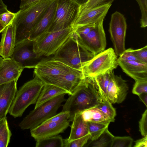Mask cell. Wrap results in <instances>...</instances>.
<instances>
[{
	"instance_id": "6da1fadb",
	"label": "cell",
	"mask_w": 147,
	"mask_h": 147,
	"mask_svg": "<svg viewBox=\"0 0 147 147\" xmlns=\"http://www.w3.org/2000/svg\"><path fill=\"white\" fill-rule=\"evenodd\" d=\"M70 95L66 100L62 111L69 112L70 121L76 113L96 107L105 98L94 78L90 77H84L76 90Z\"/></svg>"
},
{
	"instance_id": "7a4b0ae2",
	"label": "cell",
	"mask_w": 147,
	"mask_h": 147,
	"mask_svg": "<svg viewBox=\"0 0 147 147\" xmlns=\"http://www.w3.org/2000/svg\"><path fill=\"white\" fill-rule=\"evenodd\" d=\"M95 55L82 45L74 30L51 59L82 71V67Z\"/></svg>"
},
{
	"instance_id": "3957f363",
	"label": "cell",
	"mask_w": 147,
	"mask_h": 147,
	"mask_svg": "<svg viewBox=\"0 0 147 147\" xmlns=\"http://www.w3.org/2000/svg\"><path fill=\"white\" fill-rule=\"evenodd\" d=\"M54 0H42L21 8L17 12L13 21L15 26L16 45L29 38L33 28Z\"/></svg>"
},
{
	"instance_id": "277c9868",
	"label": "cell",
	"mask_w": 147,
	"mask_h": 147,
	"mask_svg": "<svg viewBox=\"0 0 147 147\" xmlns=\"http://www.w3.org/2000/svg\"><path fill=\"white\" fill-rule=\"evenodd\" d=\"M45 84L37 76L17 90L8 113L14 118L21 117L30 105L36 104Z\"/></svg>"
},
{
	"instance_id": "5b68a950",
	"label": "cell",
	"mask_w": 147,
	"mask_h": 147,
	"mask_svg": "<svg viewBox=\"0 0 147 147\" xmlns=\"http://www.w3.org/2000/svg\"><path fill=\"white\" fill-rule=\"evenodd\" d=\"M66 94L56 96L34 108L20 122L19 127L23 130L31 129L56 115L62 103L66 100Z\"/></svg>"
},
{
	"instance_id": "8992f818",
	"label": "cell",
	"mask_w": 147,
	"mask_h": 147,
	"mask_svg": "<svg viewBox=\"0 0 147 147\" xmlns=\"http://www.w3.org/2000/svg\"><path fill=\"white\" fill-rule=\"evenodd\" d=\"M74 30L72 27L47 32L34 40V51L38 57L53 55Z\"/></svg>"
},
{
	"instance_id": "52a82bcc",
	"label": "cell",
	"mask_w": 147,
	"mask_h": 147,
	"mask_svg": "<svg viewBox=\"0 0 147 147\" xmlns=\"http://www.w3.org/2000/svg\"><path fill=\"white\" fill-rule=\"evenodd\" d=\"M117 56L114 50L109 48L95 55L82 67L84 77L94 78L118 65Z\"/></svg>"
},
{
	"instance_id": "ba28073f",
	"label": "cell",
	"mask_w": 147,
	"mask_h": 147,
	"mask_svg": "<svg viewBox=\"0 0 147 147\" xmlns=\"http://www.w3.org/2000/svg\"><path fill=\"white\" fill-rule=\"evenodd\" d=\"M68 111H62L30 129L31 136L36 141L55 136L63 132L69 125Z\"/></svg>"
},
{
	"instance_id": "9c48e42d",
	"label": "cell",
	"mask_w": 147,
	"mask_h": 147,
	"mask_svg": "<svg viewBox=\"0 0 147 147\" xmlns=\"http://www.w3.org/2000/svg\"><path fill=\"white\" fill-rule=\"evenodd\" d=\"M79 7L70 0H57L53 20L48 32L73 28L78 16Z\"/></svg>"
},
{
	"instance_id": "30bf717a",
	"label": "cell",
	"mask_w": 147,
	"mask_h": 147,
	"mask_svg": "<svg viewBox=\"0 0 147 147\" xmlns=\"http://www.w3.org/2000/svg\"><path fill=\"white\" fill-rule=\"evenodd\" d=\"M70 68L62 62L52 59H43L34 68V74L45 84H52Z\"/></svg>"
},
{
	"instance_id": "8fae6325",
	"label": "cell",
	"mask_w": 147,
	"mask_h": 147,
	"mask_svg": "<svg viewBox=\"0 0 147 147\" xmlns=\"http://www.w3.org/2000/svg\"><path fill=\"white\" fill-rule=\"evenodd\" d=\"M34 42L28 39L16 44L10 57L24 69L34 68L44 59L34 51Z\"/></svg>"
},
{
	"instance_id": "7c38bea8",
	"label": "cell",
	"mask_w": 147,
	"mask_h": 147,
	"mask_svg": "<svg viewBox=\"0 0 147 147\" xmlns=\"http://www.w3.org/2000/svg\"><path fill=\"white\" fill-rule=\"evenodd\" d=\"M127 24L124 15L116 11L111 15L109 32L115 52L119 56L125 50V41Z\"/></svg>"
},
{
	"instance_id": "4fadbf2b",
	"label": "cell",
	"mask_w": 147,
	"mask_h": 147,
	"mask_svg": "<svg viewBox=\"0 0 147 147\" xmlns=\"http://www.w3.org/2000/svg\"><path fill=\"white\" fill-rule=\"evenodd\" d=\"M103 22L95 24L87 34L77 37L82 45L89 52L96 55L105 50L106 46Z\"/></svg>"
},
{
	"instance_id": "5bb4252c",
	"label": "cell",
	"mask_w": 147,
	"mask_h": 147,
	"mask_svg": "<svg viewBox=\"0 0 147 147\" xmlns=\"http://www.w3.org/2000/svg\"><path fill=\"white\" fill-rule=\"evenodd\" d=\"M126 82L113 71L107 89V98L111 104L120 103L125 100L128 90Z\"/></svg>"
},
{
	"instance_id": "9a60e30c",
	"label": "cell",
	"mask_w": 147,
	"mask_h": 147,
	"mask_svg": "<svg viewBox=\"0 0 147 147\" xmlns=\"http://www.w3.org/2000/svg\"><path fill=\"white\" fill-rule=\"evenodd\" d=\"M111 4V3H108L80 12L73 28L103 22Z\"/></svg>"
},
{
	"instance_id": "2e32d148",
	"label": "cell",
	"mask_w": 147,
	"mask_h": 147,
	"mask_svg": "<svg viewBox=\"0 0 147 147\" xmlns=\"http://www.w3.org/2000/svg\"><path fill=\"white\" fill-rule=\"evenodd\" d=\"M81 70L71 67L68 71L60 76L52 84L65 91L68 94H72L84 78Z\"/></svg>"
},
{
	"instance_id": "e0dca14e",
	"label": "cell",
	"mask_w": 147,
	"mask_h": 147,
	"mask_svg": "<svg viewBox=\"0 0 147 147\" xmlns=\"http://www.w3.org/2000/svg\"><path fill=\"white\" fill-rule=\"evenodd\" d=\"M57 0H54L49 5L32 30L29 39L34 40L47 32L53 22Z\"/></svg>"
},
{
	"instance_id": "ac0fdd59",
	"label": "cell",
	"mask_w": 147,
	"mask_h": 147,
	"mask_svg": "<svg viewBox=\"0 0 147 147\" xmlns=\"http://www.w3.org/2000/svg\"><path fill=\"white\" fill-rule=\"evenodd\" d=\"M23 69L11 57L3 59L0 65V85L17 82Z\"/></svg>"
},
{
	"instance_id": "d6986e66",
	"label": "cell",
	"mask_w": 147,
	"mask_h": 147,
	"mask_svg": "<svg viewBox=\"0 0 147 147\" xmlns=\"http://www.w3.org/2000/svg\"><path fill=\"white\" fill-rule=\"evenodd\" d=\"M17 82L0 85V117H6L17 91Z\"/></svg>"
},
{
	"instance_id": "ffe728a7",
	"label": "cell",
	"mask_w": 147,
	"mask_h": 147,
	"mask_svg": "<svg viewBox=\"0 0 147 147\" xmlns=\"http://www.w3.org/2000/svg\"><path fill=\"white\" fill-rule=\"evenodd\" d=\"M1 33L0 56L3 59L10 58L16 45L15 26L13 22L7 26Z\"/></svg>"
},
{
	"instance_id": "44dd1931",
	"label": "cell",
	"mask_w": 147,
	"mask_h": 147,
	"mask_svg": "<svg viewBox=\"0 0 147 147\" xmlns=\"http://www.w3.org/2000/svg\"><path fill=\"white\" fill-rule=\"evenodd\" d=\"M118 62L123 71L135 81L147 80V64L118 58Z\"/></svg>"
},
{
	"instance_id": "7402d4cb",
	"label": "cell",
	"mask_w": 147,
	"mask_h": 147,
	"mask_svg": "<svg viewBox=\"0 0 147 147\" xmlns=\"http://www.w3.org/2000/svg\"><path fill=\"white\" fill-rule=\"evenodd\" d=\"M71 126V131L67 141L70 142L89 134L87 122L83 119L80 112L75 114Z\"/></svg>"
},
{
	"instance_id": "603a6c76",
	"label": "cell",
	"mask_w": 147,
	"mask_h": 147,
	"mask_svg": "<svg viewBox=\"0 0 147 147\" xmlns=\"http://www.w3.org/2000/svg\"><path fill=\"white\" fill-rule=\"evenodd\" d=\"M64 94H68V93L64 90L56 86L45 84L38 98L34 108L56 96Z\"/></svg>"
},
{
	"instance_id": "cb8c5ba5",
	"label": "cell",
	"mask_w": 147,
	"mask_h": 147,
	"mask_svg": "<svg viewBox=\"0 0 147 147\" xmlns=\"http://www.w3.org/2000/svg\"><path fill=\"white\" fill-rule=\"evenodd\" d=\"M80 113L83 119L87 122L109 124L111 122L115 121L96 107L85 110Z\"/></svg>"
},
{
	"instance_id": "d4e9b609",
	"label": "cell",
	"mask_w": 147,
	"mask_h": 147,
	"mask_svg": "<svg viewBox=\"0 0 147 147\" xmlns=\"http://www.w3.org/2000/svg\"><path fill=\"white\" fill-rule=\"evenodd\" d=\"M114 137L107 128L98 138L94 140H91L87 146L111 147Z\"/></svg>"
},
{
	"instance_id": "484cf974",
	"label": "cell",
	"mask_w": 147,
	"mask_h": 147,
	"mask_svg": "<svg viewBox=\"0 0 147 147\" xmlns=\"http://www.w3.org/2000/svg\"><path fill=\"white\" fill-rule=\"evenodd\" d=\"M36 147H63L64 139L56 135L36 141Z\"/></svg>"
},
{
	"instance_id": "4316f807",
	"label": "cell",
	"mask_w": 147,
	"mask_h": 147,
	"mask_svg": "<svg viewBox=\"0 0 147 147\" xmlns=\"http://www.w3.org/2000/svg\"><path fill=\"white\" fill-rule=\"evenodd\" d=\"M113 70H109L94 78L100 90L107 99V89Z\"/></svg>"
},
{
	"instance_id": "83f0119b",
	"label": "cell",
	"mask_w": 147,
	"mask_h": 147,
	"mask_svg": "<svg viewBox=\"0 0 147 147\" xmlns=\"http://www.w3.org/2000/svg\"><path fill=\"white\" fill-rule=\"evenodd\" d=\"M11 135L5 117L0 121V147L8 146Z\"/></svg>"
},
{
	"instance_id": "f1b7e54d",
	"label": "cell",
	"mask_w": 147,
	"mask_h": 147,
	"mask_svg": "<svg viewBox=\"0 0 147 147\" xmlns=\"http://www.w3.org/2000/svg\"><path fill=\"white\" fill-rule=\"evenodd\" d=\"M90 140H94L97 138L108 128L109 124L87 122Z\"/></svg>"
},
{
	"instance_id": "f546056e",
	"label": "cell",
	"mask_w": 147,
	"mask_h": 147,
	"mask_svg": "<svg viewBox=\"0 0 147 147\" xmlns=\"http://www.w3.org/2000/svg\"><path fill=\"white\" fill-rule=\"evenodd\" d=\"M95 107L101 111L109 118L115 120V117L116 114L115 109L108 99L104 98L102 101Z\"/></svg>"
},
{
	"instance_id": "4dcf8cb0",
	"label": "cell",
	"mask_w": 147,
	"mask_h": 147,
	"mask_svg": "<svg viewBox=\"0 0 147 147\" xmlns=\"http://www.w3.org/2000/svg\"><path fill=\"white\" fill-rule=\"evenodd\" d=\"M133 141V139L130 136H114L111 147H131Z\"/></svg>"
},
{
	"instance_id": "1f68e13d",
	"label": "cell",
	"mask_w": 147,
	"mask_h": 147,
	"mask_svg": "<svg viewBox=\"0 0 147 147\" xmlns=\"http://www.w3.org/2000/svg\"><path fill=\"white\" fill-rule=\"evenodd\" d=\"M89 134L81 138L69 142L67 139H64L63 147H82L84 146L90 140Z\"/></svg>"
},
{
	"instance_id": "d6a6232c",
	"label": "cell",
	"mask_w": 147,
	"mask_h": 147,
	"mask_svg": "<svg viewBox=\"0 0 147 147\" xmlns=\"http://www.w3.org/2000/svg\"><path fill=\"white\" fill-rule=\"evenodd\" d=\"M114 0H89L85 4L79 7V13L83 11L108 3H111Z\"/></svg>"
},
{
	"instance_id": "836d02e7",
	"label": "cell",
	"mask_w": 147,
	"mask_h": 147,
	"mask_svg": "<svg viewBox=\"0 0 147 147\" xmlns=\"http://www.w3.org/2000/svg\"><path fill=\"white\" fill-rule=\"evenodd\" d=\"M140 6L141 12V27L145 28L147 26V0H136Z\"/></svg>"
},
{
	"instance_id": "e575fe53",
	"label": "cell",
	"mask_w": 147,
	"mask_h": 147,
	"mask_svg": "<svg viewBox=\"0 0 147 147\" xmlns=\"http://www.w3.org/2000/svg\"><path fill=\"white\" fill-rule=\"evenodd\" d=\"M131 52L138 61L142 63L147 64V46L140 49H130Z\"/></svg>"
},
{
	"instance_id": "d590c367",
	"label": "cell",
	"mask_w": 147,
	"mask_h": 147,
	"mask_svg": "<svg viewBox=\"0 0 147 147\" xmlns=\"http://www.w3.org/2000/svg\"><path fill=\"white\" fill-rule=\"evenodd\" d=\"M132 92L138 96L142 93H147V80L135 81Z\"/></svg>"
},
{
	"instance_id": "8d00e7d4",
	"label": "cell",
	"mask_w": 147,
	"mask_h": 147,
	"mask_svg": "<svg viewBox=\"0 0 147 147\" xmlns=\"http://www.w3.org/2000/svg\"><path fill=\"white\" fill-rule=\"evenodd\" d=\"M17 13L8 10L0 15V20L7 26L13 23Z\"/></svg>"
},
{
	"instance_id": "74e56055",
	"label": "cell",
	"mask_w": 147,
	"mask_h": 147,
	"mask_svg": "<svg viewBox=\"0 0 147 147\" xmlns=\"http://www.w3.org/2000/svg\"><path fill=\"white\" fill-rule=\"evenodd\" d=\"M139 131L143 137L147 136V110L142 114L139 121Z\"/></svg>"
},
{
	"instance_id": "f35d334b",
	"label": "cell",
	"mask_w": 147,
	"mask_h": 147,
	"mask_svg": "<svg viewBox=\"0 0 147 147\" xmlns=\"http://www.w3.org/2000/svg\"><path fill=\"white\" fill-rule=\"evenodd\" d=\"M130 49L129 48L127 49H125L121 55L119 56L118 58L125 61H134L139 62L136 57L131 52Z\"/></svg>"
},
{
	"instance_id": "ab89813d",
	"label": "cell",
	"mask_w": 147,
	"mask_h": 147,
	"mask_svg": "<svg viewBox=\"0 0 147 147\" xmlns=\"http://www.w3.org/2000/svg\"><path fill=\"white\" fill-rule=\"evenodd\" d=\"M135 147H147V136L136 140L134 146Z\"/></svg>"
},
{
	"instance_id": "60d3db41",
	"label": "cell",
	"mask_w": 147,
	"mask_h": 147,
	"mask_svg": "<svg viewBox=\"0 0 147 147\" xmlns=\"http://www.w3.org/2000/svg\"><path fill=\"white\" fill-rule=\"evenodd\" d=\"M42 0H27L24 1H21L20 7V9H21L24 7L31 5Z\"/></svg>"
},
{
	"instance_id": "b9f144b4",
	"label": "cell",
	"mask_w": 147,
	"mask_h": 147,
	"mask_svg": "<svg viewBox=\"0 0 147 147\" xmlns=\"http://www.w3.org/2000/svg\"><path fill=\"white\" fill-rule=\"evenodd\" d=\"M8 11L7 6L4 3L2 0H0V15Z\"/></svg>"
},
{
	"instance_id": "7bdbcfd3",
	"label": "cell",
	"mask_w": 147,
	"mask_h": 147,
	"mask_svg": "<svg viewBox=\"0 0 147 147\" xmlns=\"http://www.w3.org/2000/svg\"><path fill=\"white\" fill-rule=\"evenodd\" d=\"M140 98L146 106H147V93H144L138 95Z\"/></svg>"
},
{
	"instance_id": "ee69618b",
	"label": "cell",
	"mask_w": 147,
	"mask_h": 147,
	"mask_svg": "<svg viewBox=\"0 0 147 147\" xmlns=\"http://www.w3.org/2000/svg\"><path fill=\"white\" fill-rule=\"evenodd\" d=\"M78 5L80 7L86 3L89 0H70Z\"/></svg>"
},
{
	"instance_id": "f6af8a7d",
	"label": "cell",
	"mask_w": 147,
	"mask_h": 147,
	"mask_svg": "<svg viewBox=\"0 0 147 147\" xmlns=\"http://www.w3.org/2000/svg\"><path fill=\"white\" fill-rule=\"evenodd\" d=\"M6 26L0 20V33H1L3 30Z\"/></svg>"
},
{
	"instance_id": "bcb514c9",
	"label": "cell",
	"mask_w": 147,
	"mask_h": 147,
	"mask_svg": "<svg viewBox=\"0 0 147 147\" xmlns=\"http://www.w3.org/2000/svg\"><path fill=\"white\" fill-rule=\"evenodd\" d=\"M3 58L2 57H1L0 56V65L2 63L3 60Z\"/></svg>"
},
{
	"instance_id": "7dc6e473",
	"label": "cell",
	"mask_w": 147,
	"mask_h": 147,
	"mask_svg": "<svg viewBox=\"0 0 147 147\" xmlns=\"http://www.w3.org/2000/svg\"><path fill=\"white\" fill-rule=\"evenodd\" d=\"M5 117H0V121Z\"/></svg>"
},
{
	"instance_id": "c3c4849f",
	"label": "cell",
	"mask_w": 147,
	"mask_h": 147,
	"mask_svg": "<svg viewBox=\"0 0 147 147\" xmlns=\"http://www.w3.org/2000/svg\"><path fill=\"white\" fill-rule=\"evenodd\" d=\"M26 0H21V1H26Z\"/></svg>"
}]
</instances>
